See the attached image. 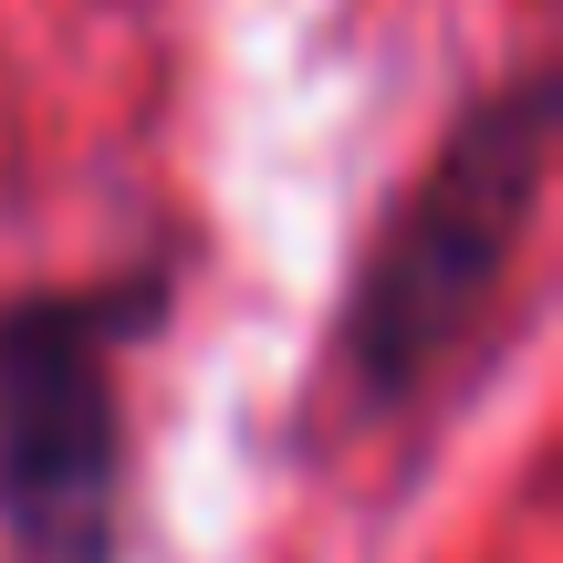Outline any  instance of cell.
<instances>
[{
    "label": "cell",
    "mask_w": 563,
    "mask_h": 563,
    "mask_svg": "<svg viewBox=\"0 0 563 563\" xmlns=\"http://www.w3.org/2000/svg\"><path fill=\"white\" fill-rule=\"evenodd\" d=\"M543 146H553V74L532 63L490 104H470L449 146L418 167V188L386 209L376 251L344 292L334 355H323L344 418H397L470 355L532 209H543Z\"/></svg>",
    "instance_id": "6da1fadb"
},
{
    "label": "cell",
    "mask_w": 563,
    "mask_h": 563,
    "mask_svg": "<svg viewBox=\"0 0 563 563\" xmlns=\"http://www.w3.org/2000/svg\"><path fill=\"white\" fill-rule=\"evenodd\" d=\"M167 313V262L0 302V543L11 563H115L125 397L115 355Z\"/></svg>",
    "instance_id": "7a4b0ae2"
}]
</instances>
